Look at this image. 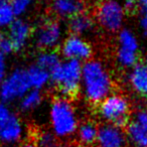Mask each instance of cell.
I'll list each match as a JSON object with an SVG mask.
<instances>
[{
  "label": "cell",
  "instance_id": "cell-1",
  "mask_svg": "<svg viewBox=\"0 0 147 147\" xmlns=\"http://www.w3.org/2000/svg\"><path fill=\"white\" fill-rule=\"evenodd\" d=\"M81 89L85 99L100 104L113 90V80L107 67L99 59H90L83 65Z\"/></svg>",
  "mask_w": 147,
  "mask_h": 147
},
{
  "label": "cell",
  "instance_id": "cell-6",
  "mask_svg": "<svg viewBox=\"0 0 147 147\" xmlns=\"http://www.w3.org/2000/svg\"><path fill=\"white\" fill-rule=\"evenodd\" d=\"M126 11L120 0H103L97 8L98 23L108 32L122 30Z\"/></svg>",
  "mask_w": 147,
  "mask_h": 147
},
{
  "label": "cell",
  "instance_id": "cell-9",
  "mask_svg": "<svg viewBox=\"0 0 147 147\" xmlns=\"http://www.w3.org/2000/svg\"><path fill=\"white\" fill-rule=\"evenodd\" d=\"M61 53L65 59L78 61H90L93 55L92 45L83 36L71 34L61 42Z\"/></svg>",
  "mask_w": 147,
  "mask_h": 147
},
{
  "label": "cell",
  "instance_id": "cell-8",
  "mask_svg": "<svg viewBox=\"0 0 147 147\" xmlns=\"http://www.w3.org/2000/svg\"><path fill=\"white\" fill-rule=\"evenodd\" d=\"M63 30L61 25L53 19H45L37 26L34 33L36 45L45 51H53L61 43Z\"/></svg>",
  "mask_w": 147,
  "mask_h": 147
},
{
  "label": "cell",
  "instance_id": "cell-33",
  "mask_svg": "<svg viewBox=\"0 0 147 147\" xmlns=\"http://www.w3.org/2000/svg\"><path fill=\"white\" fill-rule=\"evenodd\" d=\"M7 2V0H0V4H2V3Z\"/></svg>",
  "mask_w": 147,
  "mask_h": 147
},
{
  "label": "cell",
  "instance_id": "cell-3",
  "mask_svg": "<svg viewBox=\"0 0 147 147\" xmlns=\"http://www.w3.org/2000/svg\"><path fill=\"white\" fill-rule=\"evenodd\" d=\"M82 71L81 61L65 59L51 73V82L65 98L74 96L81 87Z\"/></svg>",
  "mask_w": 147,
  "mask_h": 147
},
{
  "label": "cell",
  "instance_id": "cell-31",
  "mask_svg": "<svg viewBox=\"0 0 147 147\" xmlns=\"http://www.w3.org/2000/svg\"><path fill=\"white\" fill-rule=\"evenodd\" d=\"M22 147H38V146H37V145L35 144V143H33V142H27V143H25Z\"/></svg>",
  "mask_w": 147,
  "mask_h": 147
},
{
  "label": "cell",
  "instance_id": "cell-27",
  "mask_svg": "<svg viewBox=\"0 0 147 147\" xmlns=\"http://www.w3.org/2000/svg\"><path fill=\"white\" fill-rule=\"evenodd\" d=\"M7 63L5 55L0 53V81H2L7 76Z\"/></svg>",
  "mask_w": 147,
  "mask_h": 147
},
{
  "label": "cell",
  "instance_id": "cell-28",
  "mask_svg": "<svg viewBox=\"0 0 147 147\" xmlns=\"http://www.w3.org/2000/svg\"><path fill=\"white\" fill-rule=\"evenodd\" d=\"M122 4L126 12H133L138 6L137 0H123Z\"/></svg>",
  "mask_w": 147,
  "mask_h": 147
},
{
  "label": "cell",
  "instance_id": "cell-13",
  "mask_svg": "<svg viewBox=\"0 0 147 147\" xmlns=\"http://www.w3.org/2000/svg\"><path fill=\"white\" fill-rule=\"evenodd\" d=\"M128 82L134 92L147 97V69L143 63H137L131 69L128 75Z\"/></svg>",
  "mask_w": 147,
  "mask_h": 147
},
{
  "label": "cell",
  "instance_id": "cell-15",
  "mask_svg": "<svg viewBox=\"0 0 147 147\" xmlns=\"http://www.w3.org/2000/svg\"><path fill=\"white\" fill-rule=\"evenodd\" d=\"M69 27L73 34L82 36V35L88 34L91 31L94 30L95 21L90 14L82 12L69 19Z\"/></svg>",
  "mask_w": 147,
  "mask_h": 147
},
{
  "label": "cell",
  "instance_id": "cell-32",
  "mask_svg": "<svg viewBox=\"0 0 147 147\" xmlns=\"http://www.w3.org/2000/svg\"><path fill=\"white\" fill-rule=\"evenodd\" d=\"M143 65H144L145 67L147 69V55H146V57H145V59H144V63H143Z\"/></svg>",
  "mask_w": 147,
  "mask_h": 147
},
{
  "label": "cell",
  "instance_id": "cell-12",
  "mask_svg": "<svg viewBox=\"0 0 147 147\" xmlns=\"http://www.w3.org/2000/svg\"><path fill=\"white\" fill-rule=\"evenodd\" d=\"M53 11L61 18H73L84 12V0H53L51 4Z\"/></svg>",
  "mask_w": 147,
  "mask_h": 147
},
{
  "label": "cell",
  "instance_id": "cell-29",
  "mask_svg": "<svg viewBox=\"0 0 147 147\" xmlns=\"http://www.w3.org/2000/svg\"><path fill=\"white\" fill-rule=\"evenodd\" d=\"M140 27L145 33H147V8L143 9L142 13H141V17H140Z\"/></svg>",
  "mask_w": 147,
  "mask_h": 147
},
{
  "label": "cell",
  "instance_id": "cell-11",
  "mask_svg": "<svg viewBox=\"0 0 147 147\" xmlns=\"http://www.w3.org/2000/svg\"><path fill=\"white\" fill-rule=\"evenodd\" d=\"M30 35V25L23 19H16L8 28V37L16 51H20L26 45Z\"/></svg>",
  "mask_w": 147,
  "mask_h": 147
},
{
  "label": "cell",
  "instance_id": "cell-20",
  "mask_svg": "<svg viewBox=\"0 0 147 147\" xmlns=\"http://www.w3.org/2000/svg\"><path fill=\"white\" fill-rule=\"evenodd\" d=\"M99 128L93 122H86L78 129L79 139L84 144H92L98 138Z\"/></svg>",
  "mask_w": 147,
  "mask_h": 147
},
{
  "label": "cell",
  "instance_id": "cell-18",
  "mask_svg": "<svg viewBox=\"0 0 147 147\" xmlns=\"http://www.w3.org/2000/svg\"><path fill=\"white\" fill-rule=\"evenodd\" d=\"M61 57L59 53L53 51H43L38 55L36 59V65L42 69L49 71V73L53 71L61 63Z\"/></svg>",
  "mask_w": 147,
  "mask_h": 147
},
{
  "label": "cell",
  "instance_id": "cell-23",
  "mask_svg": "<svg viewBox=\"0 0 147 147\" xmlns=\"http://www.w3.org/2000/svg\"><path fill=\"white\" fill-rule=\"evenodd\" d=\"M31 3H32V0H11L10 1V4L16 16L25 14L30 7Z\"/></svg>",
  "mask_w": 147,
  "mask_h": 147
},
{
  "label": "cell",
  "instance_id": "cell-25",
  "mask_svg": "<svg viewBox=\"0 0 147 147\" xmlns=\"http://www.w3.org/2000/svg\"><path fill=\"white\" fill-rule=\"evenodd\" d=\"M134 122L139 127L143 129L145 132H147V110H139L135 114Z\"/></svg>",
  "mask_w": 147,
  "mask_h": 147
},
{
  "label": "cell",
  "instance_id": "cell-30",
  "mask_svg": "<svg viewBox=\"0 0 147 147\" xmlns=\"http://www.w3.org/2000/svg\"><path fill=\"white\" fill-rule=\"evenodd\" d=\"M138 5H140L143 9L147 8V0H137Z\"/></svg>",
  "mask_w": 147,
  "mask_h": 147
},
{
  "label": "cell",
  "instance_id": "cell-4",
  "mask_svg": "<svg viewBox=\"0 0 147 147\" xmlns=\"http://www.w3.org/2000/svg\"><path fill=\"white\" fill-rule=\"evenodd\" d=\"M30 90L27 69H15L0 83V100L5 104L14 102L20 100Z\"/></svg>",
  "mask_w": 147,
  "mask_h": 147
},
{
  "label": "cell",
  "instance_id": "cell-19",
  "mask_svg": "<svg viewBox=\"0 0 147 147\" xmlns=\"http://www.w3.org/2000/svg\"><path fill=\"white\" fill-rule=\"evenodd\" d=\"M127 136L135 147H147V132H145L135 122L128 125Z\"/></svg>",
  "mask_w": 147,
  "mask_h": 147
},
{
  "label": "cell",
  "instance_id": "cell-2",
  "mask_svg": "<svg viewBox=\"0 0 147 147\" xmlns=\"http://www.w3.org/2000/svg\"><path fill=\"white\" fill-rule=\"evenodd\" d=\"M51 128L57 136L67 137L78 128V118L71 103L65 97L55 98L49 109Z\"/></svg>",
  "mask_w": 147,
  "mask_h": 147
},
{
  "label": "cell",
  "instance_id": "cell-24",
  "mask_svg": "<svg viewBox=\"0 0 147 147\" xmlns=\"http://www.w3.org/2000/svg\"><path fill=\"white\" fill-rule=\"evenodd\" d=\"M13 51L14 47L8 35L0 34V53L6 57L7 55H10Z\"/></svg>",
  "mask_w": 147,
  "mask_h": 147
},
{
  "label": "cell",
  "instance_id": "cell-14",
  "mask_svg": "<svg viewBox=\"0 0 147 147\" xmlns=\"http://www.w3.org/2000/svg\"><path fill=\"white\" fill-rule=\"evenodd\" d=\"M23 128L19 119L14 115L5 122L0 123V140L3 142H15L21 137Z\"/></svg>",
  "mask_w": 147,
  "mask_h": 147
},
{
  "label": "cell",
  "instance_id": "cell-16",
  "mask_svg": "<svg viewBox=\"0 0 147 147\" xmlns=\"http://www.w3.org/2000/svg\"><path fill=\"white\" fill-rule=\"evenodd\" d=\"M27 77H28V82L30 84L31 89H35V90H40L45 88L51 81V73L37 65H31L27 69Z\"/></svg>",
  "mask_w": 147,
  "mask_h": 147
},
{
  "label": "cell",
  "instance_id": "cell-21",
  "mask_svg": "<svg viewBox=\"0 0 147 147\" xmlns=\"http://www.w3.org/2000/svg\"><path fill=\"white\" fill-rule=\"evenodd\" d=\"M16 14L10 3L5 2L0 4V28H7L14 22Z\"/></svg>",
  "mask_w": 147,
  "mask_h": 147
},
{
  "label": "cell",
  "instance_id": "cell-7",
  "mask_svg": "<svg viewBox=\"0 0 147 147\" xmlns=\"http://www.w3.org/2000/svg\"><path fill=\"white\" fill-rule=\"evenodd\" d=\"M118 49L116 59L122 67H131L138 63L139 42L136 35L130 29H122L118 34Z\"/></svg>",
  "mask_w": 147,
  "mask_h": 147
},
{
  "label": "cell",
  "instance_id": "cell-10",
  "mask_svg": "<svg viewBox=\"0 0 147 147\" xmlns=\"http://www.w3.org/2000/svg\"><path fill=\"white\" fill-rule=\"evenodd\" d=\"M97 141L100 147H123L125 144V134L120 127L105 124L99 128Z\"/></svg>",
  "mask_w": 147,
  "mask_h": 147
},
{
  "label": "cell",
  "instance_id": "cell-5",
  "mask_svg": "<svg viewBox=\"0 0 147 147\" xmlns=\"http://www.w3.org/2000/svg\"><path fill=\"white\" fill-rule=\"evenodd\" d=\"M130 105L126 97L120 94H111L99 105V113L109 124L120 128L127 124Z\"/></svg>",
  "mask_w": 147,
  "mask_h": 147
},
{
  "label": "cell",
  "instance_id": "cell-22",
  "mask_svg": "<svg viewBox=\"0 0 147 147\" xmlns=\"http://www.w3.org/2000/svg\"><path fill=\"white\" fill-rule=\"evenodd\" d=\"M36 142L38 147H59L55 136L47 131H43L37 135Z\"/></svg>",
  "mask_w": 147,
  "mask_h": 147
},
{
  "label": "cell",
  "instance_id": "cell-17",
  "mask_svg": "<svg viewBox=\"0 0 147 147\" xmlns=\"http://www.w3.org/2000/svg\"><path fill=\"white\" fill-rule=\"evenodd\" d=\"M42 102V94L40 90L31 89L19 100V107L24 112L34 110Z\"/></svg>",
  "mask_w": 147,
  "mask_h": 147
},
{
  "label": "cell",
  "instance_id": "cell-26",
  "mask_svg": "<svg viewBox=\"0 0 147 147\" xmlns=\"http://www.w3.org/2000/svg\"><path fill=\"white\" fill-rule=\"evenodd\" d=\"M11 112L5 103H0V123L5 122L11 116Z\"/></svg>",
  "mask_w": 147,
  "mask_h": 147
}]
</instances>
